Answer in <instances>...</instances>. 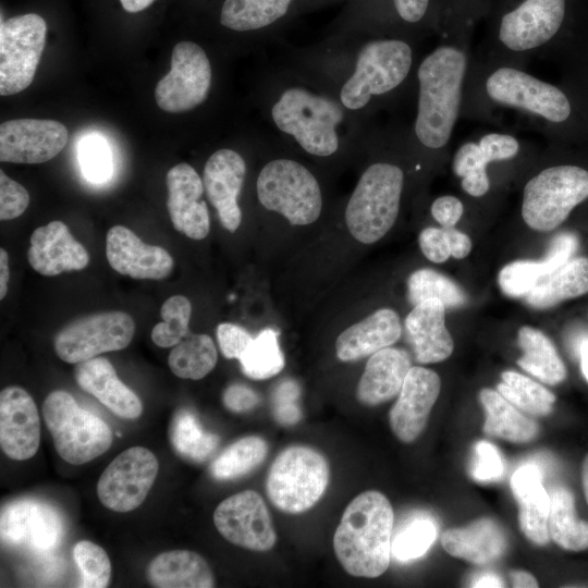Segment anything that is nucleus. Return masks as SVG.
Here are the masks:
<instances>
[{
    "label": "nucleus",
    "mask_w": 588,
    "mask_h": 588,
    "mask_svg": "<svg viewBox=\"0 0 588 588\" xmlns=\"http://www.w3.org/2000/svg\"><path fill=\"white\" fill-rule=\"evenodd\" d=\"M479 400L486 413L483 431L487 434L514 443H526L537 437V422L520 414L498 391L482 389Z\"/></svg>",
    "instance_id": "c9c22d12"
},
{
    "label": "nucleus",
    "mask_w": 588,
    "mask_h": 588,
    "mask_svg": "<svg viewBox=\"0 0 588 588\" xmlns=\"http://www.w3.org/2000/svg\"><path fill=\"white\" fill-rule=\"evenodd\" d=\"M147 579L157 588H211L216 586L207 561L189 550H171L155 556Z\"/></svg>",
    "instance_id": "473e14b6"
},
{
    "label": "nucleus",
    "mask_w": 588,
    "mask_h": 588,
    "mask_svg": "<svg viewBox=\"0 0 588 588\" xmlns=\"http://www.w3.org/2000/svg\"><path fill=\"white\" fill-rule=\"evenodd\" d=\"M440 389L437 372L420 366L411 367L389 413L391 430L400 441L411 443L420 436Z\"/></svg>",
    "instance_id": "6ab92c4d"
},
{
    "label": "nucleus",
    "mask_w": 588,
    "mask_h": 588,
    "mask_svg": "<svg viewBox=\"0 0 588 588\" xmlns=\"http://www.w3.org/2000/svg\"><path fill=\"white\" fill-rule=\"evenodd\" d=\"M579 359H580V369L588 382V338L585 339L578 348Z\"/></svg>",
    "instance_id": "69168bd1"
},
{
    "label": "nucleus",
    "mask_w": 588,
    "mask_h": 588,
    "mask_svg": "<svg viewBox=\"0 0 588 588\" xmlns=\"http://www.w3.org/2000/svg\"><path fill=\"white\" fill-rule=\"evenodd\" d=\"M159 470L156 455L144 446H132L105 468L97 495L107 509L126 513L137 509L150 491Z\"/></svg>",
    "instance_id": "2eb2a0df"
},
{
    "label": "nucleus",
    "mask_w": 588,
    "mask_h": 588,
    "mask_svg": "<svg viewBox=\"0 0 588 588\" xmlns=\"http://www.w3.org/2000/svg\"><path fill=\"white\" fill-rule=\"evenodd\" d=\"M577 247V236L563 232L552 240L543 260H517L504 266L498 275L502 292L510 297H525L541 279L569 260Z\"/></svg>",
    "instance_id": "7c9ffc66"
},
{
    "label": "nucleus",
    "mask_w": 588,
    "mask_h": 588,
    "mask_svg": "<svg viewBox=\"0 0 588 588\" xmlns=\"http://www.w3.org/2000/svg\"><path fill=\"white\" fill-rule=\"evenodd\" d=\"M569 0H491L485 19L492 59L522 61L548 46L562 30Z\"/></svg>",
    "instance_id": "7ed1b4c3"
},
{
    "label": "nucleus",
    "mask_w": 588,
    "mask_h": 588,
    "mask_svg": "<svg viewBox=\"0 0 588 588\" xmlns=\"http://www.w3.org/2000/svg\"><path fill=\"white\" fill-rule=\"evenodd\" d=\"M330 480L327 458L306 445H292L279 453L266 478L269 501L287 514L311 509L326 492Z\"/></svg>",
    "instance_id": "1a4fd4ad"
},
{
    "label": "nucleus",
    "mask_w": 588,
    "mask_h": 588,
    "mask_svg": "<svg viewBox=\"0 0 588 588\" xmlns=\"http://www.w3.org/2000/svg\"><path fill=\"white\" fill-rule=\"evenodd\" d=\"M155 0H120L123 9L128 13H137L147 9Z\"/></svg>",
    "instance_id": "0e129e2a"
},
{
    "label": "nucleus",
    "mask_w": 588,
    "mask_h": 588,
    "mask_svg": "<svg viewBox=\"0 0 588 588\" xmlns=\"http://www.w3.org/2000/svg\"><path fill=\"white\" fill-rule=\"evenodd\" d=\"M441 543L449 554L476 565L498 560L507 547L503 529L488 517L464 527L446 529L441 536Z\"/></svg>",
    "instance_id": "2f4dec72"
},
{
    "label": "nucleus",
    "mask_w": 588,
    "mask_h": 588,
    "mask_svg": "<svg viewBox=\"0 0 588 588\" xmlns=\"http://www.w3.org/2000/svg\"><path fill=\"white\" fill-rule=\"evenodd\" d=\"M106 255L113 270L138 280L164 279L173 268V258L168 250L144 243L123 225H114L108 231Z\"/></svg>",
    "instance_id": "5701e85b"
},
{
    "label": "nucleus",
    "mask_w": 588,
    "mask_h": 588,
    "mask_svg": "<svg viewBox=\"0 0 588 588\" xmlns=\"http://www.w3.org/2000/svg\"><path fill=\"white\" fill-rule=\"evenodd\" d=\"M397 314L382 308L345 329L335 341L336 356L342 362L357 360L389 347L401 336Z\"/></svg>",
    "instance_id": "c85d7f7f"
},
{
    "label": "nucleus",
    "mask_w": 588,
    "mask_h": 588,
    "mask_svg": "<svg viewBox=\"0 0 588 588\" xmlns=\"http://www.w3.org/2000/svg\"><path fill=\"white\" fill-rule=\"evenodd\" d=\"M73 559L82 574L83 588H105L111 578V562L107 552L89 540L73 548Z\"/></svg>",
    "instance_id": "09e8293b"
},
{
    "label": "nucleus",
    "mask_w": 588,
    "mask_h": 588,
    "mask_svg": "<svg viewBox=\"0 0 588 588\" xmlns=\"http://www.w3.org/2000/svg\"><path fill=\"white\" fill-rule=\"evenodd\" d=\"M258 394L249 387L241 383L229 385L222 395L224 406L234 413H244L253 409L259 403Z\"/></svg>",
    "instance_id": "4d7b16f0"
},
{
    "label": "nucleus",
    "mask_w": 588,
    "mask_h": 588,
    "mask_svg": "<svg viewBox=\"0 0 588 588\" xmlns=\"http://www.w3.org/2000/svg\"><path fill=\"white\" fill-rule=\"evenodd\" d=\"M588 198V171L574 164L548 167L530 177L523 189L522 217L541 232L562 224Z\"/></svg>",
    "instance_id": "9d476101"
},
{
    "label": "nucleus",
    "mask_w": 588,
    "mask_h": 588,
    "mask_svg": "<svg viewBox=\"0 0 588 588\" xmlns=\"http://www.w3.org/2000/svg\"><path fill=\"white\" fill-rule=\"evenodd\" d=\"M504 474V464L498 449L488 441H479L474 448L470 475L476 481L499 480Z\"/></svg>",
    "instance_id": "3c124183"
},
{
    "label": "nucleus",
    "mask_w": 588,
    "mask_h": 588,
    "mask_svg": "<svg viewBox=\"0 0 588 588\" xmlns=\"http://www.w3.org/2000/svg\"><path fill=\"white\" fill-rule=\"evenodd\" d=\"M299 387L292 380L282 381L273 391V416L284 426L295 425L302 417L297 405Z\"/></svg>",
    "instance_id": "603ef678"
},
{
    "label": "nucleus",
    "mask_w": 588,
    "mask_h": 588,
    "mask_svg": "<svg viewBox=\"0 0 588 588\" xmlns=\"http://www.w3.org/2000/svg\"><path fill=\"white\" fill-rule=\"evenodd\" d=\"M40 420L33 397L11 385L0 393V446L14 461L33 457L39 448Z\"/></svg>",
    "instance_id": "412c9836"
},
{
    "label": "nucleus",
    "mask_w": 588,
    "mask_h": 588,
    "mask_svg": "<svg viewBox=\"0 0 588 588\" xmlns=\"http://www.w3.org/2000/svg\"><path fill=\"white\" fill-rule=\"evenodd\" d=\"M414 64L412 45L401 37L366 41L356 58L352 75L341 87L339 101L351 111L366 108L373 99L397 89Z\"/></svg>",
    "instance_id": "423d86ee"
},
{
    "label": "nucleus",
    "mask_w": 588,
    "mask_h": 588,
    "mask_svg": "<svg viewBox=\"0 0 588 588\" xmlns=\"http://www.w3.org/2000/svg\"><path fill=\"white\" fill-rule=\"evenodd\" d=\"M267 442L258 436L243 437L228 445L210 464V474L217 480L242 477L266 458Z\"/></svg>",
    "instance_id": "79ce46f5"
},
{
    "label": "nucleus",
    "mask_w": 588,
    "mask_h": 588,
    "mask_svg": "<svg viewBox=\"0 0 588 588\" xmlns=\"http://www.w3.org/2000/svg\"><path fill=\"white\" fill-rule=\"evenodd\" d=\"M260 204L291 224L315 222L322 208L321 189L314 174L291 159H274L260 170L256 182Z\"/></svg>",
    "instance_id": "9b49d317"
},
{
    "label": "nucleus",
    "mask_w": 588,
    "mask_h": 588,
    "mask_svg": "<svg viewBox=\"0 0 588 588\" xmlns=\"http://www.w3.org/2000/svg\"><path fill=\"white\" fill-rule=\"evenodd\" d=\"M169 439L181 456L193 462H204L212 455L219 444L218 436L207 431L197 416L184 408L173 416Z\"/></svg>",
    "instance_id": "ea45409f"
},
{
    "label": "nucleus",
    "mask_w": 588,
    "mask_h": 588,
    "mask_svg": "<svg viewBox=\"0 0 588 588\" xmlns=\"http://www.w3.org/2000/svg\"><path fill=\"white\" fill-rule=\"evenodd\" d=\"M548 529L550 539L567 551L588 549V522L578 518L572 491L558 486L550 490Z\"/></svg>",
    "instance_id": "4c0bfd02"
},
{
    "label": "nucleus",
    "mask_w": 588,
    "mask_h": 588,
    "mask_svg": "<svg viewBox=\"0 0 588 588\" xmlns=\"http://www.w3.org/2000/svg\"><path fill=\"white\" fill-rule=\"evenodd\" d=\"M588 293V258H571L541 279L525 296L534 308H550L562 301Z\"/></svg>",
    "instance_id": "72a5a7b5"
},
{
    "label": "nucleus",
    "mask_w": 588,
    "mask_h": 588,
    "mask_svg": "<svg viewBox=\"0 0 588 588\" xmlns=\"http://www.w3.org/2000/svg\"><path fill=\"white\" fill-rule=\"evenodd\" d=\"M245 175V160L238 152L228 148L215 151L204 167L205 192L221 224L230 232H234L242 221L237 198Z\"/></svg>",
    "instance_id": "b1692460"
},
{
    "label": "nucleus",
    "mask_w": 588,
    "mask_h": 588,
    "mask_svg": "<svg viewBox=\"0 0 588 588\" xmlns=\"http://www.w3.org/2000/svg\"><path fill=\"white\" fill-rule=\"evenodd\" d=\"M135 333L133 318L119 310L77 318L54 336L57 356L65 363L78 364L102 353L125 348Z\"/></svg>",
    "instance_id": "ddd939ff"
},
{
    "label": "nucleus",
    "mask_w": 588,
    "mask_h": 588,
    "mask_svg": "<svg viewBox=\"0 0 588 588\" xmlns=\"http://www.w3.org/2000/svg\"><path fill=\"white\" fill-rule=\"evenodd\" d=\"M368 15L384 24L408 28L434 26L437 0H359Z\"/></svg>",
    "instance_id": "a19ab883"
},
{
    "label": "nucleus",
    "mask_w": 588,
    "mask_h": 588,
    "mask_svg": "<svg viewBox=\"0 0 588 588\" xmlns=\"http://www.w3.org/2000/svg\"><path fill=\"white\" fill-rule=\"evenodd\" d=\"M74 376L78 385L95 396L108 409L124 419L142 415L139 397L117 376L112 364L105 357H94L76 364Z\"/></svg>",
    "instance_id": "a878e982"
},
{
    "label": "nucleus",
    "mask_w": 588,
    "mask_h": 588,
    "mask_svg": "<svg viewBox=\"0 0 588 588\" xmlns=\"http://www.w3.org/2000/svg\"><path fill=\"white\" fill-rule=\"evenodd\" d=\"M63 530L57 509L39 500H17L1 511L0 531L5 543L50 551L59 546Z\"/></svg>",
    "instance_id": "f3484780"
},
{
    "label": "nucleus",
    "mask_w": 588,
    "mask_h": 588,
    "mask_svg": "<svg viewBox=\"0 0 588 588\" xmlns=\"http://www.w3.org/2000/svg\"><path fill=\"white\" fill-rule=\"evenodd\" d=\"M404 350L384 347L370 355L359 379L356 396L366 406H376L396 396L411 369Z\"/></svg>",
    "instance_id": "c756f323"
},
{
    "label": "nucleus",
    "mask_w": 588,
    "mask_h": 588,
    "mask_svg": "<svg viewBox=\"0 0 588 588\" xmlns=\"http://www.w3.org/2000/svg\"><path fill=\"white\" fill-rule=\"evenodd\" d=\"M27 259L35 271L46 277L83 270L89 264L86 248L73 237L66 224L59 220L34 230Z\"/></svg>",
    "instance_id": "393cba45"
},
{
    "label": "nucleus",
    "mask_w": 588,
    "mask_h": 588,
    "mask_svg": "<svg viewBox=\"0 0 588 588\" xmlns=\"http://www.w3.org/2000/svg\"><path fill=\"white\" fill-rule=\"evenodd\" d=\"M212 81L205 50L193 41L177 42L171 54V70L155 88L158 107L169 113H182L201 105Z\"/></svg>",
    "instance_id": "4468645a"
},
{
    "label": "nucleus",
    "mask_w": 588,
    "mask_h": 588,
    "mask_svg": "<svg viewBox=\"0 0 588 588\" xmlns=\"http://www.w3.org/2000/svg\"><path fill=\"white\" fill-rule=\"evenodd\" d=\"M47 25L36 13L16 15L0 25V95L26 89L34 79L46 44Z\"/></svg>",
    "instance_id": "f8f14e48"
},
{
    "label": "nucleus",
    "mask_w": 588,
    "mask_h": 588,
    "mask_svg": "<svg viewBox=\"0 0 588 588\" xmlns=\"http://www.w3.org/2000/svg\"><path fill=\"white\" fill-rule=\"evenodd\" d=\"M517 340L523 351V356L517 360L520 368L550 385L565 380V365L547 335L540 330L524 326L518 330Z\"/></svg>",
    "instance_id": "e433bc0d"
},
{
    "label": "nucleus",
    "mask_w": 588,
    "mask_h": 588,
    "mask_svg": "<svg viewBox=\"0 0 588 588\" xmlns=\"http://www.w3.org/2000/svg\"><path fill=\"white\" fill-rule=\"evenodd\" d=\"M10 279L9 255L5 249H0V299H3L8 292Z\"/></svg>",
    "instance_id": "052dcab7"
},
{
    "label": "nucleus",
    "mask_w": 588,
    "mask_h": 588,
    "mask_svg": "<svg viewBox=\"0 0 588 588\" xmlns=\"http://www.w3.org/2000/svg\"><path fill=\"white\" fill-rule=\"evenodd\" d=\"M470 83V91L491 107L515 110L551 125L572 115V103L561 88L515 63L491 59Z\"/></svg>",
    "instance_id": "20e7f679"
},
{
    "label": "nucleus",
    "mask_w": 588,
    "mask_h": 588,
    "mask_svg": "<svg viewBox=\"0 0 588 588\" xmlns=\"http://www.w3.org/2000/svg\"><path fill=\"white\" fill-rule=\"evenodd\" d=\"M78 159L87 180L99 183L110 176L112 163L109 146L106 140L94 134L82 139L78 147Z\"/></svg>",
    "instance_id": "8fccbe9b"
},
{
    "label": "nucleus",
    "mask_w": 588,
    "mask_h": 588,
    "mask_svg": "<svg viewBox=\"0 0 588 588\" xmlns=\"http://www.w3.org/2000/svg\"><path fill=\"white\" fill-rule=\"evenodd\" d=\"M407 291L414 306L427 299H438L445 307H457L467 301L464 291L453 280L426 268L409 275Z\"/></svg>",
    "instance_id": "a18cd8bd"
},
{
    "label": "nucleus",
    "mask_w": 588,
    "mask_h": 588,
    "mask_svg": "<svg viewBox=\"0 0 588 588\" xmlns=\"http://www.w3.org/2000/svg\"><path fill=\"white\" fill-rule=\"evenodd\" d=\"M436 524L427 517H417L405 524L391 541V553L406 562L422 556L434 542Z\"/></svg>",
    "instance_id": "de8ad7c7"
},
{
    "label": "nucleus",
    "mask_w": 588,
    "mask_h": 588,
    "mask_svg": "<svg viewBox=\"0 0 588 588\" xmlns=\"http://www.w3.org/2000/svg\"><path fill=\"white\" fill-rule=\"evenodd\" d=\"M462 201L452 195L440 196L431 205L433 219L442 226H454L463 216Z\"/></svg>",
    "instance_id": "13d9d810"
},
{
    "label": "nucleus",
    "mask_w": 588,
    "mask_h": 588,
    "mask_svg": "<svg viewBox=\"0 0 588 588\" xmlns=\"http://www.w3.org/2000/svg\"><path fill=\"white\" fill-rule=\"evenodd\" d=\"M444 317L445 306L438 299L424 301L407 315L405 329L418 363H439L452 354L454 343Z\"/></svg>",
    "instance_id": "bb28decb"
},
{
    "label": "nucleus",
    "mask_w": 588,
    "mask_h": 588,
    "mask_svg": "<svg viewBox=\"0 0 588 588\" xmlns=\"http://www.w3.org/2000/svg\"><path fill=\"white\" fill-rule=\"evenodd\" d=\"M510 578L512 580L513 587H517V588L538 587L537 579L531 574L525 571H512L510 573Z\"/></svg>",
    "instance_id": "680f3d73"
},
{
    "label": "nucleus",
    "mask_w": 588,
    "mask_h": 588,
    "mask_svg": "<svg viewBox=\"0 0 588 588\" xmlns=\"http://www.w3.org/2000/svg\"><path fill=\"white\" fill-rule=\"evenodd\" d=\"M218 353L208 334L189 333L171 350L168 365L179 378L199 380L216 366Z\"/></svg>",
    "instance_id": "58836bf2"
},
{
    "label": "nucleus",
    "mask_w": 588,
    "mask_h": 588,
    "mask_svg": "<svg viewBox=\"0 0 588 588\" xmlns=\"http://www.w3.org/2000/svg\"><path fill=\"white\" fill-rule=\"evenodd\" d=\"M501 378L497 391L515 407L535 416L552 412L555 396L541 384L513 370L502 372Z\"/></svg>",
    "instance_id": "37998d69"
},
{
    "label": "nucleus",
    "mask_w": 588,
    "mask_h": 588,
    "mask_svg": "<svg viewBox=\"0 0 588 588\" xmlns=\"http://www.w3.org/2000/svg\"><path fill=\"white\" fill-rule=\"evenodd\" d=\"M167 187V207L174 229L192 240L205 238L210 219L203 199V179L192 166L179 163L168 171Z\"/></svg>",
    "instance_id": "4be33fe9"
},
{
    "label": "nucleus",
    "mask_w": 588,
    "mask_h": 588,
    "mask_svg": "<svg viewBox=\"0 0 588 588\" xmlns=\"http://www.w3.org/2000/svg\"><path fill=\"white\" fill-rule=\"evenodd\" d=\"M394 513L388 498L368 490L345 507L333 536V550L352 576L375 578L389 567Z\"/></svg>",
    "instance_id": "f03ea898"
},
{
    "label": "nucleus",
    "mask_w": 588,
    "mask_h": 588,
    "mask_svg": "<svg viewBox=\"0 0 588 588\" xmlns=\"http://www.w3.org/2000/svg\"><path fill=\"white\" fill-rule=\"evenodd\" d=\"M404 186L403 170L375 162L360 175L345 209L350 233L364 244L383 237L396 221Z\"/></svg>",
    "instance_id": "0eeeda50"
},
{
    "label": "nucleus",
    "mask_w": 588,
    "mask_h": 588,
    "mask_svg": "<svg viewBox=\"0 0 588 588\" xmlns=\"http://www.w3.org/2000/svg\"><path fill=\"white\" fill-rule=\"evenodd\" d=\"M581 482H583V489L585 493V498L588 504V455L585 457L581 467Z\"/></svg>",
    "instance_id": "338daca9"
},
{
    "label": "nucleus",
    "mask_w": 588,
    "mask_h": 588,
    "mask_svg": "<svg viewBox=\"0 0 588 588\" xmlns=\"http://www.w3.org/2000/svg\"><path fill=\"white\" fill-rule=\"evenodd\" d=\"M503 581L494 574H483L471 583V587H503Z\"/></svg>",
    "instance_id": "e2e57ef3"
},
{
    "label": "nucleus",
    "mask_w": 588,
    "mask_h": 588,
    "mask_svg": "<svg viewBox=\"0 0 588 588\" xmlns=\"http://www.w3.org/2000/svg\"><path fill=\"white\" fill-rule=\"evenodd\" d=\"M341 102L303 86L285 88L271 107V119L283 134L316 157H329L340 145Z\"/></svg>",
    "instance_id": "39448f33"
},
{
    "label": "nucleus",
    "mask_w": 588,
    "mask_h": 588,
    "mask_svg": "<svg viewBox=\"0 0 588 588\" xmlns=\"http://www.w3.org/2000/svg\"><path fill=\"white\" fill-rule=\"evenodd\" d=\"M42 417L57 453L69 464L90 462L111 446L110 426L82 408L66 391L56 390L46 396Z\"/></svg>",
    "instance_id": "6e6552de"
},
{
    "label": "nucleus",
    "mask_w": 588,
    "mask_h": 588,
    "mask_svg": "<svg viewBox=\"0 0 588 588\" xmlns=\"http://www.w3.org/2000/svg\"><path fill=\"white\" fill-rule=\"evenodd\" d=\"M511 488L518 503V522L523 534L538 546L551 539L548 529L550 495L535 464L520 466L512 476Z\"/></svg>",
    "instance_id": "cd10ccee"
},
{
    "label": "nucleus",
    "mask_w": 588,
    "mask_h": 588,
    "mask_svg": "<svg viewBox=\"0 0 588 588\" xmlns=\"http://www.w3.org/2000/svg\"><path fill=\"white\" fill-rule=\"evenodd\" d=\"M192 305L183 295L170 296L160 308L162 321L151 330V340L159 347H173L189 332Z\"/></svg>",
    "instance_id": "49530a36"
},
{
    "label": "nucleus",
    "mask_w": 588,
    "mask_h": 588,
    "mask_svg": "<svg viewBox=\"0 0 588 588\" xmlns=\"http://www.w3.org/2000/svg\"><path fill=\"white\" fill-rule=\"evenodd\" d=\"M451 247V255L456 259L466 257L471 250V240L454 226L444 228Z\"/></svg>",
    "instance_id": "bf43d9fd"
},
{
    "label": "nucleus",
    "mask_w": 588,
    "mask_h": 588,
    "mask_svg": "<svg viewBox=\"0 0 588 588\" xmlns=\"http://www.w3.org/2000/svg\"><path fill=\"white\" fill-rule=\"evenodd\" d=\"M238 360L248 378L264 380L278 375L285 364L278 333L272 329L262 330Z\"/></svg>",
    "instance_id": "c03bdc74"
},
{
    "label": "nucleus",
    "mask_w": 588,
    "mask_h": 588,
    "mask_svg": "<svg viewBox=\"0 0 588 588\" xmlns=\"http://www.w3.org/2000/svg\"><path fill=\"white\" fill-rule=\"evenodd\" d=\"M422 254L433 262H443L451 256V247L444 228H426L419 234Z\"/></svg>",
    "instance_id": "6e6d98bb"
},
{
    "label": "nucleus",
    "mask_w": 588,
    "mask_h": 588,
    "mask_svg": "<svg viewBox=\"0 0 588 588\" xmlns=\"http://www.w3.org/2000/svg\"><path fill=\"white\" fill-rule=\"evenodd\" d=\"M213 523L224 539L250 551H268L277 542L269 510L254 490L224 499L213 512Z\"/></svg>",
    "instance_id": "dca6fc26"
},
{
    "label": "nucleus",
    "mask_w": 588,
    "mask_h": 588,
    "mask_svg": "<svg viewBox=\"0 0 588 588\" xmlns=\"http://www.w3.org/2000/svg\"><path fill=\"white\" fill-rule=\"evenodd\" d=\"M217 340L223 356L228 359H240L254 338L244 328L223 322L217 327Z\"/></svg>",
    "instance_id": "5fc2aeb1"
},
{
    "label": "nucleus",
    "mask_w": 588,
    "mask_h": 588,
    "mask_svg": "<svg viewBox=\"0 0 588 588\" xmlns=\"http://www.w3.org/2000/svg\"><path fill=\"white\" fill-rule=\"evenodd\" d=\"M68 130L56 120L15 119L0 125V160L42 163L54 158L68 143Z\"/></svg>",
    "instance_id": "a211bd4d"
},
{
    "label": "nucleus",
    "mask_w": 588,
    "mask_h": 588,
    "mask_svg": "<svg viewBox=\"0 0 588 588\" xmlns=\"http://www.w3.org/2000/svg\"><path fill=\"white\" fill-rule=\"evenodd\" d=\"M419 62L414 135L429 150H441L452 138L464 106L469 71V37L445 35Z\"/></svg>",
    "instance_id": "f257e3e1"
},
{
    "label": "nucleus",
    "mask_w": 588,
    "mask_h": 588,
    "mask_svg": "<svg viewBox=\"0 0 588 588\" xmlns=\"http://www.w3.org/2000/svg\"><path fill=\"white\" fill-rule=\"evenodd\" d=\"M29 194L24 186L0 171V219L12 220L20 217L29 205Z\"/></svg>",
    "instance_id": "864d4df0"
},
{
    "label": "nucleus",
    "mask_w": 588,
    "mask_h": 588,
    "mask_svg": "<svg viewBox=\"0 0 588 588\" xmlns=\"http://www.w3.org/2000/svg\"><path fill=\"white\" fill-rule=\"evenodd\" d=\"M519 140L510 133L487 132L478 140L462 144L455 151L452 169L461 177V186L473 197L486 195L490 188L487 168L490 163L515 158Z\"/></svg>",
    "instance_id": "aec40b11"
},
{
    "label": "nucleus",
    "mask_w": 588,
    "mask_h": 588,
    "mask_svg": "<svg viewBox=\"0 0 588 588\" xmlns=\"http://www.w3.org/2000/svg\"><path fill=\"white\" fill-rule=\"evenodd\" d=\"M298 0H224L220 24L235 32L267 29L283 21Z\"/></svg>",
    "instance_id": "f704fd0d"
}]
</instances>
